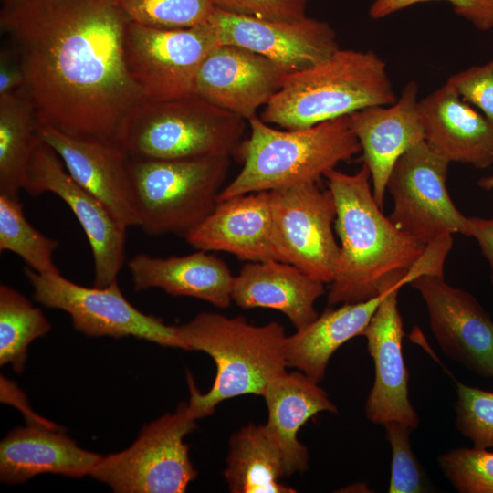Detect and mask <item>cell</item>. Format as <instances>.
<instances>
[{"label":"cell","mask_w":493,"mask_h":493,"mask_svg":"<svg viewBox=\"0 0 493 493\" xmlns=\"http://www.w3.org/2000/svg\"><path fill=\"white\" fill-rule=\"evenodd\" d=\"M218 45L206 21L184 28L130 21L124 38L125 60L145 101L167 100L194 94L198 69Z\"/></svg>","instance_id":"10"},{"label":"cell","mask_w":493,"mask_h":493,"mask_svg":"<svg viewBox=\"0 0 493 493\" xmlns=\"http://www.w3.org/2000/svg\"><path fill=\"white\" fill-rule=\"evenodd\" d=\"M286 477L280 451L265 425L248 424L229 440L224 477L232 493H296Z\"/></svg>","instance_id":"27"},{"label":"cell","mask_w":493,"mask_h":493,"mask_svg":"<svg viewBox=\"0 0 493 493\" xmlns=\"http://www.w3.org/2000/svg\"><path fill=\"white\" fill-rule=\"evenodd\" d=\"M288 74L260 54L218 45L202 62L194 93L248 121L271 100Z\"/></svg>","instance_id":"18"},{"label":"cell","mask_w":493,"mask_h":493,"mask_svg":"<svg viewBox=\"0 0 493 493\" xmlns=\"http://www.w3.org/2000/svg\"><path fill=\"white\" fill-rule=\"evenodd\" d=\"M229 156L131 159L139 226L148 235H185L214 210Z\"/></svg>","instance_id":"7"},{"label":"cell","mask_w":493,"mask_h":493,"mask_svg":"<svg viewBox=\"0 0 493 493\" xmlns=\"http://www.w3.org/2000/svg\"><path fill=\"white\" fill-rule=\"evenodd\" d=\"M262 396L267 408L266 429L280 451L286 477L306 471L309 453L298 433L318 413H336V405L319 383L299 371L274 378Z\"/></svg>","instance_id":"25"},{"label":"cell","mask_w":493,"mask_h":493,"mask_svg":"<svg viewBox=\"0 0 493 493\" xmlns=\"http://www.w3.org/2000/svg\"><path fill=\"white\" fill-rule=\"evenodd\" d=\"M177 330L186 351L207 353L216 366L213 385L205 393L187 374L188 411L196 420L211 415L225 400L245 394L262 396L267 385L287 372V335L276 321L257 326L240 316L201 312L177 326Z\"/></svg>","instance_id":"3"},{"label":"cell","mask_w":493,"mask_h":493,"mask_svg":"<svg viewBox=\"0 0 493 493\" xmlns=\"http://www.w3.org/2000/svg\"><path fill=\"white\" fill-rule=\"evenodd\" d=\"M428 1L448 2L458 16L478 30L493 28V0H375L369 13L372 18L380 19L414 4Z\"/></svg>","instance_id":"36"},{"label":"cell","mask_w":493,"mask_h":493,"mask_svg":"<svg viewBox=\"0 0 493 493\" xmlns=\"http://www.w3.org/2000/svg\"><path fill=\"white\" fill-rule=\"evenodd\" d=\"M449 163L424 140L397 160L388 179L393 201L389 218L425 246L446 235L469 236L468 217L456 207L446 188Z\"/></svg>","instance_id":"11"},{"label":"cell","mask_w":493,"mask_h":493,"mask_svg":"<svg viewBox=\"0 0 493 493\" xmlns=\"http://www.w3.org/2000/svg\"><path fill=\"white\" fill-rule=\"evenodd\" d=\"M469 236H473L490 267V281L493 288V218L468 217Z\"/></svg>","instance_id":"39"},{"label":"cell","mask_w":493,"mask_h":493,"mask_svg":"<svg viewBox=\"0 0 493 493\" xmlns=\"http://www.w3.org/2000/svg\"><path fill=\"white\" fill-rule=\"evenodd\" d=\"M437 463L460 493H493V451L460 447L441 454Z\"/></svg>","instance_id":"32"},{"label":"cell","mask_w":493,"mask_h":493,"mask_svg":"<svg viewBox=\"0 0 493 493\" xmlns=\"http://www.w3.org/2000/svg\"><path fill=\"white\" fill-rule=\"evenodd\" d=\"M389 288L365 301L330 307L311 323L287 336L288 367L296 368L317 383L322 381L332 354L346 341L362 334Z\"/></svg>","instance_id":"26"},{"label":"cell","mask_w":493,"mask_h":493,"mask_svg":"<svg viewBox=\"0 0 493 493\" xmlns=\"http://www.w3.org/2000/svg\"><path fill=\"white\" fill-rule=\"evenodd\" d=\"M392 449L389 493H420L429 489L425 471L412 450L410 434L414 429L401 422L383 425Z\"/></svg>","instance_id":"34"},{"label":"cell","mask_w":493,"mask_h":493,"mask_svg":"<svg viewBox=\"0 0 493 493\" xmlns=\"http://www.w3.org/2000/svg\"><path fill=\"white\" fill-rule=\"evenodd\" d=\"M446 82L493 123V58L450 76Z\"/></svg>","instance_id":"35"},{"label":"cell","mask_w":493,"mask_h":493,"mask_svg":"<svg viewBox=\"0 0 493 493\" xmlns=\"http://www.w3.org/2000/svg\"><path fill=\"white\" fill-rule=\"evenodd\" d=\"M24 190L31 196L52 193L62 199L75 215L90 246L93 286L104 288L117 281L125 259L127 227L75 182L58 153L41 138L34 151Z\"/></svg>","instance_id":"13"},{"label":"cell","mask_w":493,"mask_h":493,"mask_svg":"<svg viewBox=\"0 0 493 493\" xmlns=\"http://www.w3.org/2000/svg\"><path fill=\"white\" fill-rule=\"evenodd\" d=\"M477 184L482 189L493 190V175L479 179Z\"/></svg>","instance_id":"40"},{"label":"cell","mask_w":493,"mask_h":493,"mask_svg":"<svg viewBox=\"0 0 493 493\" xmlns=\"http://www.w3.org/2000/svg\"><path fill=\"white\" fill-rule=\"evenodd\" d=\"M188 403L143 425L127 449L101 457L90 476L118 493H184L197 472L184 437L196 427Z\"/></svg>","instance_id":"8"},{"label":"cell","mask_w":493,"mask_h":493,"mask_svg":"<svg viewBox=\"0 0 493 493\" xmlns=\"http://www.w3.org/2000/svg\"><path fill=\"white\" fill-rule=\"evenodd\" d=\"M136 291L157 288L167 294L205 300L217 308L231 304L234 277L227 265L207 251L169 257L138 254L128 263Z\"/></svg>","instance_id":"24"},{"label":"cell","mask_w":493,"mask_h":493,"mask_svg":"<svg viewBox=\"0 0 493 493\" xmlns=\"http://www.w3.org/2000/svg\"><path fill=\"white\" fill-rule=\"evenodd\" d=\"M34 108L22 89L0 96V194L19 198L40 140Z\"/></svg>","instance_id":"28"},{"label":"cell","mask_w":493,"mask_h":493,"mask_svg":"<svg viewBox=\"0 0 493 493\" xmlns=\"http://www.w3.org/2000/svg\"><path fill=\"white\" fill-rule=\"evenodd\" d=\"M269 192L279 260L330 284L340 257L332 231L336 205L331 192L313 183Z\"/></svg>","instance_id":"12"},{"label":"cell","mask_w":493,"mask_h":493,"mask_svg":"<svg viewBox=\"0 0 493 493\" xmlns=\"http://www.w3.org/2000/svg\"><path fill=\"white\" fill-rule=\"evenodd\" d=\"M1 1H4V0H1Z\"/></svg>","instance_id":"41"},{"label":"cell","mask_w":493,"mask_h":493,"mask_svg":"<svg viewBox=\"0 0 493 493\" xmlns=\"http://www.w3.org/2000/svg\"><path fill=\"white\" fill-rule=\"evenodd\" d=\"M418 102V86L411 80L394 103L371 106L349 115L363 163L370 171L374 198L382 209L388 179L397 160L425 140Z\"/></svg>","instance_id":"19"},{"label":"cell","mask_w":493,"mask_h":493,"mask_svg":"<svg viewBox=\"0 0 493 493\" xmlns=\"http://www.w3.org/2000/svg\"><path fill=\"white\" fill-rule=\"evenodd\" d=\"M409 284L425 303L442 351L474 373L493 378V320L477 299L442 277L423 275Z\"/></svg>","instance_id":"15"},{"label":"cell","mask_w":493,"mask_h":493,"mask_svg":"<svg viewBox=\"0 0 493 493\" xmlns=\"http://www.w3.org/2000/svg\"><path fill=\"white\" fill-rule=\"evenodd\" d=\"M25 78L20 62L5 47L0 53V96L21 89Z\"/></svg>","instance_id":"38"},{"label":"cell","mask_w":493,"mask_h":493,"mask_svg":"<svg viewBox=\"0 0 493 493\" xmlns=\"http://www.w3.org/2000/svg\"><path fill=\"white\" fill-rule=\"evenodd\" d=\"M40 138L60 157L69 175L127 228L139 226L130 157L118 143L75 136L38 122Z\"/></svg>","instance_id":"16"},{"label":"cell","mask_w":493,"mask_h":493,"mask_svg":"<svg viewBox=\"0 0 493 493\" xmlns=\"http://www.w3.org/2000/svg\"><path fill=\"white\" fill-rule=\"evenodd\" d=\"M324 178L335 205L340 257L327 296L330 307L365 301L405 277L425 245L400 230L376 202L368 166L353 174L333 169Z\"/></svg>","instance_id":"2"},{"label":"cell","mask_w":493,"mask_h":493,"mask_svg":"<svg viewBox=\"0 0 493 493\" xmlns=\"http://www.w3.org/2000/svg\"><path fill=\"white\" fill-rule=\"evenodd\" d=\"M135 23L162 28L191 27L205 21L213 0H117Z\"/></svg>","instance_id":"31"},{"label":"cell","mask_w":493,"mask_h":493,"mask_svg":"<svg viewBox=\"0 0 493 493\" xmlns=\"http://www.w3.org/2000/svg\"><path fill=\"white\" fill-rule=\"evenodd\" d=\"M308 0H213L224 11L265 20L294 21L306 16Z\"/></svg>","instance_id":"37"},{"label":"cell","mask_w":493,"mask_h":493,"mask_svg":"<svg viewBox=\"0 0 493 493\" xmlns=\"http://www.w3.org/2000/svg\"><path fill=\"white\" fill-rule=\"evenodd\" d=\"M396 100L386 64L376 53L339 47L313 67L288 74L260 118L302 129Z\"/></svg>","instance_id":"5"},{"label":"cell","mask_w":493,"mask_h":493,"mask_svg":"<svg viewBox=\"0 0 493 493\" xmlns=\"http://www.w3.org/2000/svg\"><path fill=\"white\" fill-rule=\"evenodd\" d=\"M102 456L84 450L52 423L16 427L0 444V479L17 484L45 473L79 477L91 474Z\"/></svg>","instance_id":"22"},{"label":"cell","mask_w":493,"mask_h":493,"mask_svg":"<svg viewBox=\"0 0 493 493\" xmlns=\"http://www.w3.org/2000/svg\"><path fill=\"white\" fill-rule=\"evenodd\" d=\"M246 120L195 94L142 101L124 118L117 143L131 159L236 154Z\"/></svg>","instance_id":"6"},{"label":"cell","mask_w":493,"mask_h":493,"mask_svg":"<svg viewBox=\"0 0 493 493\" xmlns=\"http://www.w3.org/2000/svg\"><path fill=\"white\" fill-rule=\"evenodd\" d=\"M455 425L474 447L493 448V392L456 382Z\"/></svg>","instance_id":"33"},{"label":"cell","mask_w":493,"mask_h":493,"mask_svg":"<svg viewBox=\"0 0 493 493\" xmlns=\"http://www.w3.org/2000/svg\"><path fill=\"white\" fill-rule=\"evenodd\" d=\"M250 134L236 152L239 173L218 194L217 202L250 193L318 184L325 174L361 152L349 115L317 125L278 130L255 115Z\"/></svg>","instance_id":"4"},{"label":"cell","mask_w":493,"mask_h":493,"mask_svg":"<svg viewBox=\"0 0 493 493\" xmlns=\"http://www.w3.org/2000/svg\"><path fill=\"white\" fill-rule=\"evenodd\" d=\"M426 143L447 161L493 163V123L446 82L418 102Z\"/></svg>","instance_id":"21"},{"label":"cell","mask_w":493,"mask_h":493,"mask_svg":"<svg viewBox=\"0 0 493 493\" xmlns=\"http://www.w3.org/2000/svg\"><path fill=\"white\" fill-rule=\"evenodd\" d=\"M0 26L16 49L21 89L38 122L117 143L144 101L126 65L131 21L117 0H4Z\"/></svg>","instance_id":"1"},{"label":"cell","mask_w":493,"mask_h":493,"mask_svg":"<svg viewBox=\"0 0 493 493\" xmlns=\"http://www.w3.org/2000/svg\"><path fill=\"white\" fill-rule=\"evenodd\" d=\"M184 238L197 250L226 252L246 262L280 261L274 242L271 193L267 191L217 202Z\"/></svg>","instance_id":"20"},{"label":"cell","mask_w":493,"mask_h":493,"mask_svg":"<svg viewBox=\"0 0 493 493\" xmlns=\"http://www.w3.org/2000/svg\"><path fill=\"white\" fill-rule=\"evenodd\" d=\"M56 239L37 231L26 218L19 198L0 194V251L19 256L40 274L59 272L53 262Z\"/></svg>","instance_id":"30"},{"label":"cell","mask_w":493,"mask_h":493,"mask_svg":"<svg viewBox=\"0 0 493 493\" xmlns=\"http://www.w3.org/2000/svg\"><path fill=\"white\" fill-rule=\"evenodd\" d=\"M402 284L391 287L362 336L374 363V383L365 403L366 417L375 425L397 421L414 430L419 417L409 400V372L403 355L404 328L397 297Z\"/></svg>","instance_id":"17"},{"label":"cell","mask_w":493,"mask_h":493,"mask_svg":"<svg viewBox=\"0 0 493 493\" xmlns=\"http://www.w3.org/2000/svg\"><path fill=\"white\" fill-rule=\"evenodd\" d=\"M205 21L219 45H233L260 54L288 73L307 69L340 47L333 28L305 16L294 21L265 20L213 7Z\"/></svg>","instance_id":"14"},{"label":"cell","mask_w":493,"mask_h":493,"mask_svg":"<svg viewBox=\"0 0 493 493\" xmlns=\"http://www.w3.org/2000/svg\"><path fill=\"white\" fill-rule=\"evenodd\" d=\"M24 272L35 299L69 314L74 328L87 336H133L186 351L177 326L137 309L123 296L117 281L104 288H88L67 279L60 272L40 274L28 267Z\"/></svg>","instance_id":"9"},{"label":"cell","mask_w":493,"mask_h":493,"mask_svg":"<svg viewBox=\"0 0 493 493\" xmlns=\"http://www.w3.org/2000/svg\"><path fill=\"white\" fill-rule=\"evenodd\" d=\"M324 283L282 261L246 262L234 277L231 298L243 309L266 308L280 311L299 330L320 315L316 300Z\"/></svg>","instance_id":"23"},{"label":"cell","mask_w":493,"mask_h":493,"mask_svg":"<svg viewBox=\"0 0 493 493\" xmlns=\"http://www.w3.org/2000/svg\"><path fill=\"white\" fill-rule=\"evenodd\" d=\"M51 325L42 310L19 291L0 285V364L10 363L17 373L24 370L28 345L47 334Z\"/></svg>","instance_id":"29"}]
</instances>
